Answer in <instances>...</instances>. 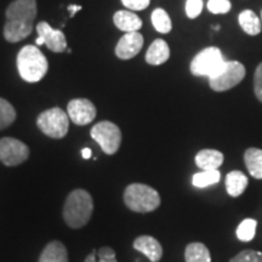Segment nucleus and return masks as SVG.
<instances>
[{
  "label": "nucleus",
  "instance_id": "33",
  "mask_svg": "<svg viewBox=\"0 0 262 262\" xmlns=\"http://www.w3.org/2000/svg\"><path fill=\"white\" fill-rule=\"evenodd\" d=\"M80 10H81L80 5H68V11H70L71 17H73L78 11H80Z\"/></svg>",
  "mask_w": 262,
  "mask_h": 262
},
{
  "label": "nucleus",
  "instance_id": "23",
  "mask_svg": "<svg viewBox=\"0 0 262 262\" xmlns=\"http://www.w3.org/2000/svg\"><path fill=\"white\" fill-rule=\"evenodd\" d=\"M152 24L157 31L163 33V34L169 33L172 28L171 19H170L168 12L164 9H156L152 12Z\"/></svg>",
  "mask_w": 262,
  "mask_h": 262
},
{
  "label": "nucleus",
  "instance_id": "13",
  "mask_svg": "<svg viewBox=\"0 0 262 262\" xmlns=\"http://www.w3.org/2000/svg\"><path fill=\"white\" fill-rule=\"evenodd\" d=\"M134 248L146 255L152 262H158L163 256V248L156 238L150 235H141L134 242Z\"/></svg>",
  "mask_w": 262,
  "mask_h": 262
},
{
  "label": "nucleus",
  "instance_id": "29",
  "mask_svg": "<svg viewBox=\"0 0 262 262\" xmlns=\"http://www.w3.org/2000/svg\"><path fill=\"white\" fill-rule=\"evenodd\" d=\"M254 91L257 100L262 102V63L257 66L254 75Z\"/></svg>",
  "mask_w": 262,
  "mask_h": 262
},
{
  "label": "nucleus",
  "instance_id": "14",
  "mask_svg": "<svg viewBox=\"0 0 262 262\" xmlns=\"http://www.w3.org/2000/svg\"><path fill=\"white\" fill-rule=\"evenodd\" d=\"M113 21L118 29L126 33L137 32L142 27V21H141L139 16L134 14L133 11H129V10L117 11L116 15L113 16Z\"/></svg>",
  "mask_w": 262,
  "mask_h": 262
},
{
  "label": "nucleus",
  "instance_id": "19",
  "mask_svg": "<svg viewBox=\"0 0 262 262\" xmlns=\"http://www.w3.org/2000/svg\"><path fill=\"white\" fill-rule=\"evenodd\" d=\"M244 163L249 173L257 180H262V149L248 148L244 153Z\"/></svg>",
  "mask_w": 262,
  "mask_h": 262
},
{
  "label": "nucleus",
  "instance_id": "1",
  "mask_svg": "<svg viewBox=\"0 0 262 262\" xmlns=\"http://www.w3.org/2000/svg\"><path fill=\"white\" fill-rule=\"evenodd\" d=\"M4 38L9 42H18L27 38L34 28L37 16L35 0H15L8 6L5 12Z\"/></svg>",
  "mask_w": 262,
  "mask_h": 262
},
{
  "label": "nucleus",
  "instance_id": "28",
  "mask_svg": "<svg viewBox=\"0 0 262 262\" xmlns=\"http://www.w3.org/2000/svg\"><path fill=\"white\" fill-rule=\"evenodd\" d=\"M203 0H187L186 2V15L188 18H196L202 14Z\"/></svg>",
  "mask_w": 262,
  "mask_h": 262
},
{
  "label": "nucleus",
  "instance_id": "3",
  "mask_svg": "<svg viewBox=\"0 0 262 262\" xmlns=\"http://www.w3.org/2000/svg\"><path fill=\"white\" fill-rule=\"evenodd\" d=\"M48 60L38 48L26 45L17 55V70L27 83H37L48 73Z\"/></svg>",
  "mask_w": 262,
  "mask_h": 262
},
{
  "label": "nucleus",
  "instance_id": "20",
  "mask_svg": "<svg viewBox=\"0 0 262 262\" xmlns=\"http://www.w3.org/2000/svg\"><path fill=\"white\" fill-rule=\"evenodd\" d=\"M186 262H211V256L209 249L203 243H191L186 247L185 250Z\"/></svg>",
  "mask_w": 262,
  "mask_h": 262
},
{
  "label": "nucleus",
  "instance_id": "35",
  "mask_svg": "<svg viewBox=\"0 0 262 262\" xmlns=\"http://www.w3.org/2000/svg\"><path fill=\"white\" fill-rule=\"evenodd\" d=\"M35 44H37V45H38V47H40V45H42V44H45L44 39H42L41 37H38L37 39H35Z\"/></svg>",
  "mask_w": 262,
  "mask_h": 262
},
{
  "label": "nucleus",
  "instance_id": "18",
  "mask_svg": "<svg viewBox=\"0 0 262 262\" xmlns=\"http://www.w3.org/2000/svg\"><path fill=\"white\" fill-rule=\"evenodd\" d=\"M249 180L247 176L242 171L234 170L227 173L226 176V189L227 193L233 198H237L241 194H243L245 189L248 187Z\"/></svg>",
  "mask_w": 262,
  "mask_h": 262
},
{
  "label": "nucleus",
  "instance_id": "9",
  "mask_svg": "<svg viewBox=\"0 0 262 262\" xmlns=\"http://www.w3.org/2000/svg\"><path fill=\"white\" fill-rule=\"evenodd\" d=\"M29 148L14 137L0 139V162L6 166H17L28 159Z\"/></svg>",
  "mask_w": 262,
  "mask_h": 262
},
{
  "label": "nucleus",
  "instance_id": "34",
  "mask_svg": "<svg viewBox=\"0 0 262 262\" xmlns=\"http://www.w3.org/2000/svg\"><path fill=\"white\" fill-rule=\"evenodd\" d=\"M81 155H83L84 159H89L91 157V149L90 148H84L81 150Z\"/></svg>",
  "mask_w": 262,
  "mask_h": 262
},
{
  "label": "nucleus",
  "instance_id": "10",
  "mask_svg": "<svg viewBox=\"0 0 262 262\" xmlns=\"http://www.w3.org/2000/svg\"><path fill=\"white\" fill-rule=\"evenodd\" d=\"M70 119L75 125H88L96 118V107L88 98H74L67 106Z\"/></svg>",
  "mask_w": 262,
  "mask_h": 262
},
{
  "label": "nucleus",
  "instance_id": "30",
  "mask_svg": "<svg viewBox=\"0 0 262 262\" xmlns=\"http://www.w3.org/2000/svg\"><path fill=\"white\" fill-rule=\"evenodd\" d=\"M150 0H122L125 8L133 10V11H141L145 10L149 5Z\"/></svg>",
  "mask_w": 262,
  "mask_h": 262
},
{
  "label": "nucleus",
  "instance_id": "6",
  "mask_svg": "<svg viewBox=\"0 0 262 262\" xmlns=\"http://www.w3.org/2000/svg\"><path fill=\"white\" fill-rule=\"evenodd\" d=\"M226 60L219 48L210 47L199 52L191 62V72L196 77L211 78L224 67Z\"/></svg>",
  "mask_w": 262,
  "mask_h": 262
},
{
  "label": "nucleus",
  "instance_id": "15",
  "mask_svg": "<svg viewBox=\"0 0 262 262\" xmlns=\"http://www.w3.org/2000/svg\"><path fill=\"white\" fill-rule=\"evenodd\" d=\"M170 57V49L163 39H157L150 44L146 54V62L152 66H159L166 62Z\"/></svg>",
  "mask_w": 262,
  "mask_h": 262
},
{
  "label": "nucleus",
  "instance_id": "24",
  "mask_svg": "<svg viewBox=\"0 0 262 262\" xmlns=\"http://www.w3.org/2000/svg\"><path fill=\"white\" fill-rule=\"evenodd\" d=\"M16 119V111L9 101L0 97V130L9 127Z\"/></svg>",
  "mask_w": 262,
  "mask_h": 262
},
{
  "label": "nucleus",
  "instance_id": "31",
  "mask_svg": "<svg viewBox=\"0 0 262 262\" xmlns=\"http://www.w3.org/2000/svg\"><path fill=\"white\" fill-rule=\"evenodd\" d=\"M97 256L100 258H116V251L108 247H103L98 250Z\"/></svg>",
  "mask_w": 262,
  "mask_h": 262
},
{
  "label": "nucleus",
  "instance_id": "8",
  "mask_svg": "<svg viewBox=\"0 0 262 262\" xmlns=\"http://www.w3.org/2000/svg\"><path fill=\"white\" fill-rule=\"evenodd\" d=\"M91 137L108 156L117 153L122 143V131L111 122H100L94 125L91 129Z\"/></svg>",
  "mask_w": 262,
  "mask_h": 262
},
{
  "label": "nucleus",
  "instance_id": "21",
  "mask_svg": "<svg viewBox=\"0 0 262 262\" xmlns=\"http://www.w3.org/2000/svg\"><path fill=\"white\" fill-rule=\"evenodd\" d=\"M239 25L249 35H257L261 32V21L251 10H244L239 15Z\"/></svg>",
  "mask_w": 262,
  "mask_h": 262
},
{
  "label": "nucleus",
  "instance_id": "32",
  "mask_svg": "<svg viewBox=\"0 0 262 262\" xmlns=\"http://www.w3.org/2000/svg\"><path fill=\"white\" fill-rule=\"evenodd\" d=\"M84 262H117V258H100V260L96 261V251L94 250L93 253L88 255Z\"/></svg>",
  "mask_w": 262,
  "mask_h": 262
},
{
  "label": "nucleus",
  "instance_id": "7",
  "mask_svg": "<svg viewBox=\"0 0 262 262\" xmlns=\"http://www.w3.org/2000/svg\"><path fill=\"white\" fill-rule=\"evenodd\" d=\"M245 73H247V71L241 62L226 61L221 71L214 77L209 78V84L214 91L222 93V91H227L237 86L244 79Z\"/></svg>",
  "mask_w": 262,
  "mask_h": 262
},
{
  "label": "nucleus",
  "instance_id": "26",
  "mask_svg": "<svg viewBox=\"0 0 262 262\" xmlns=\"http://www.w3.org/2000/svg\"><path fill=\"white\" fill-rule=\"evenodd\" d=\"M229 262H262V253L255 250H244L235 255Z\"/></svg>",
  "mask_w": 262,
  "mask_h": 262
},
{
  "label": "nucleus",
  "instance_id": "16",
  "mask_svg": "<svg viewBox=\"0 0 262 262\" xmlns=\"http://www.w3.org/2000/svg\"><path fill=\"white\" fill-rule=\"evenodd\" d=\"M224 163V155L216 149H203L195 156V164L202 170H217Z\"/></svg>",
  "mask_w": 262,
  "mask_h": 262
},
{
  "label": "nucleus",
  "instance_id": "12",
  "mask_svg": "<svg viewBox=\"0 0 262 262\" xmlns=\"http://www.w3.org/2000/svg\"><path fill=\"white\" fill-rule=\"evenodd\" d=\"M37 32L39 37L44 39L45 45L49 50L54 52H63L67 49L66 35L60 29H54L48 22L42 21L37 25Z\"/></svg>",
  "mask_w": 262,
  "mask_h": 262
},
{
  "label": "nucleus",
  "instance_id": "2",
  "mask_svg": "<svg viewBox=\"0 0 262 262\" xmlns=\"http://www.w3.org/2000/svg\"><path fill=\"white\" fill-rule=\"evenodd\" d=\"M94 211V202L90 193L84 189H74L66 199L63 206L64 222L71 228H81L90 221Z\"/></svg>",
  "mask_w": 262,
  "mask_h": 262
},
{
  "label": "nucleus",
  "instance_id": "25",
  "mask_svg": "<svg viewBox=\"0 0 262 262\" xmlns=\"http://www.w3.org/2000/svg\"><path fill=\"white\" fill-rule=\"evenodd\" d=\"M257 222L253 219H247V220L242 221L241 225L237 228V237L242 242H250L253 241L256 233Z\"/></svg>",
  "mask_w": 262,
  "mask_h": 262
},
{
  "label": "nucleus",
  "instance_id": "27",
  "mask_svg": "<svg viewBox=\"0 0 262 262\" xmlns=\"http://www.w3.org/2000/svg\"><path fill=\"white\" fill-rule=\"evenodd\" d=\"M232 5L229 0H209L208 2V10L211 14H227L231 10Z\"/></svg>",
  "mask_w": 262,
  "mask_h": 262
},
{
  "label": "nucleus",
  "instance_id": "36",
  "mask_svg": "<svg viewBox=\"0 0 262 262\" xmlns=\"http://www.w3.org/2000/svg\"><path fill=\"white\" fill-rule=\"evenodd\" d=\"M261 22H262V11H261Z\"/></svg>",
  "mask_w": 262,
  "mask_h": 262
},
{
  "label": "nucleus",
  "instance_id": "22",
  "mask_svg": "<svg viewBox=\"0 0 262 262\" xmlns=\"http://www.w3.org/2000/svg\"><path fill=\"white\" fill-rule=\"evenodd\" d=\"M221 173L219 170H202L201 172H196L192 179V183L195 187L203 188L208 187L210 185H215L220 181Z\"/></svg>",
  "mask_w": 262,
  "mask_h": 262
},
{
  "label": "nucleus",
  "instance_id": "17",
  "mask_svg": "<svg viewBox=\"0 0 262 262\" xmlns=\"http://www.w3.org/2000/svg\"><path fill=\"white\" fill-rule=\"evenodd\" d=\"M38 262H68L67 249L61 242L52 241L44 248Z\"/></svg>",
  "mask_w": 262,
  "mask_h": 262
},
{
  "label": "nucleus",
  "instance_id": "5",
  "mask_svg": "<svg viewBox=\"0 0 262 262\" xmlns=\"http://www.w3.org/2000/svg\"><path fill=\"white\" fill-rule=\"evenodd\" d=\"M37 126L44 135L51 139H62L67 135L70 127V117L61 108L54 107L39 114Z\"/></svg>",
  "mask_w": 262,
  "mask_h": 262
},
{
  "label": "nucleus",
  "instance_id": "11",
  "mask_svg": "<svg viewBox=\"0 0 262 262\" xmlns=\"http://www.w3.org/2000/svg\"><path fill=\"white\" fill-rule=\"evenodd\" d=\"M143 47V37L139 32L126 33L120 38L116 47V55L120 60H130L135 57Z\"/></svg>",
  "mask_w": 262,
  "mask_h": 262
},
{
  "label": "nucleus",
  "instance_id": "4",
  "mask_svg": "<svg viewBox=\"0 0 262 262\" xmlns=\"http://www.w3.org/2000/svg\"><path fill=\"white\" fill-rule=\"evenodd\" d=\"M124 203L130 210L146 214L160 205L159 193L143 183H131L124 191Z\"/></svg>",
  "mask_w": 262,
  "mask_h": 262
}]
</instances>
